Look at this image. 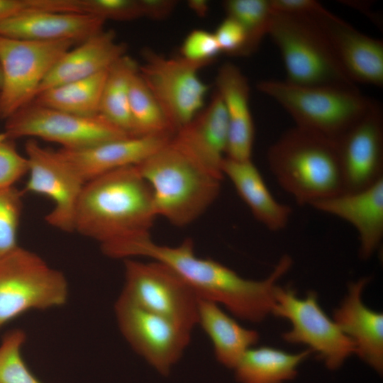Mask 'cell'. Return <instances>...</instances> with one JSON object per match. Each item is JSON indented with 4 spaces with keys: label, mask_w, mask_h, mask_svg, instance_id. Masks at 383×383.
Listing matches in <instances>:
<instances>
[{
    "label": "cell",
    "mask_w": 383,
    "mask_h": 383,
    "mask_svg": "<svg viewBox=\"0 0 383 383\" xmlns=\"http://www.w3.org/2000/svg\"><path fill=\"white\" fill-rule=\"evenodd\" d=\"M143 16L153 20H162L174 10L177 1L174 0H140Z\"/></svg>",
    "instance_id": "39"
},
{
    "label": "cell",
    "mask_w": 383,
    "mask_h": 383,
    "mask_svg": "<svg viewBox=\"0 0 383 383\" xmlns=\"http://www.w3.org/2000/svg\"><path fill=\"white\" fill-rule=\"evenodd\" d=\"M126 50L127 45L117 41L113 30H101L69 50L57 62L40 84L36 96L50 88L107 70L126 55Z\"/></svg>",
    "instance_id": "23"
},
{
    "label": "cell",
    "mask_w": 383,
    "mask_h": 383,
    "mask_svg": "<svg viewBox=\"0 0 383 383\" xmlns=\"http://www.w3.org/2000/svg\"><path fill=\"white\" fill-rule=\"evenodd\" d=\"M74 43L0 35V117L6 119L30 104L54 65Z\"/></svg>",
    "instance_id": "8"
},
{
    "label": "cell",
    "mask_w": 383,
    "mask_h": 383,
    "mask_svg": "<svg viewBox=\"0 0 383 383\" xmlns=\"http://www.w3.org/2000/svg\"><path fill=\"white\" fill-rule=\"evenodd\" d=\"M136 167L152 189L157 216L176 226L196 220L220 193L222 179L187 157L170 140Z\"/></svg>",
    "instance_id": "4"
},
{
    "label": "cell",
    "mask_w": 383,
    "mask_h": 383,
    "mask_svg": "<svg viewBox=\"0 0 383 383\" xmlns=\"http://www.w3.org/2000/svg\"><path fill=\"white\" fill-rule=\"evenodd\" d=\"M138 71L136 62L126 54L109 69L99 107V114L131 136L133 135L129 106L131 79Z\"/></svg>",
    "instance_id": "28"
},
{
    "label": "cell",
    "mask_w": 383,
    "mask_h": 383,
    "mask_svg": "<svg viewBox=\"0 0 383 383\" xmlns=\"http://www.w3.org/2000/svg\"><path fill=\"white\" fill-rule=\"evenodd\" d=\"M313 17L353 82L383 84V43L358 31L326 8Z\"/></svg>",
    "instance_id": "16"
},
{
    "label": "cell",
    "mask_w": 383,
    "mask_h": 383,
    "mask_svg": "<svg viewBox=\"0 0 383 383\" xmlns=\"http://www.w3.org/2000/svg\"><path fill=\"white\" fill-rule=\"evenodd\" d=\"M223 6L226 16L236 21L246 33L245 55L255 52L268 33L274 13L270 0H227Z\"/></svg>",
    "instance_id": "30"
},
{
    "label": "cell",
    "mask_w": 383,
    "mask_h": 383,
    "mask_svg": "<svg viewBox=\"0 0 383 383\" xmlns=\"http://www.w3.org/2000/svg\"><path fill=\"white\" fill-rule=\"evenodd\" d=\"M67 298L64 274L38 255L18 246L0 259V328L30 309L62 306Z\"/></svg>",
    "instance_id": "7"
},
{
    "label": "cell",
    "mask_w": 383,
    "mask_h": 383,
    "mask_svg": "<svg viewBox=\"0 0 383 383\" xmlns=\"http://www.w3.org/2000/svg\"><path fill=\"white\" fill-rule=\"evenodd\" d=\"M105 21L79 13L29 12L0 23V35L35 41H84L103 30Z\"/></svg>",
    "instance_id": "21"
},
{
    "label": "cell",
    "mask_w": 383,
    "mask_h": 383,
    "mask_svg": "<svg viewBox=\"0 0 383 383\" xmlns=\"http://www.w3.org/2000/svg\"><path fill=\"white\" fill-rule=\"evenodd\" d=\"M26 340L23 330L6 333L0 345V383H41L29 370L21 356Z\"/></svg>",
    "instance_id": "31"
},
{
    "label": "cell",
    "mask_w": 383,
    "mask_h": 383,
    "mask_svg": "<svg viewBox=\"0 0 383 383\" xmlns=\"http://www.w3.org/2000/svg\"><path fill=\"white\" fill-rule=\"evenodd\" d=\"M188 5L192 11L201 17L204 16L209 11V3L205 0H190Z\"/></svg>",
    "instance_id": "40"
},
{
    "label": "cell",
    "mask_w": 383,
    "mask_h": 383,
    "mask_svg": "<svg viewBox=\"0 0 383 383\" xmlns=\"http://www.w3.org/2000/svg\"><path fill=\"white\" fill-rule=\"evenodd\" d=\"M138 72L162 109L174 133L201 109L208 91L198 76L201 65L170 58L150 48L142 51Z\"/></svg>",
    "instance_id": "12"
},
{
    "label": "cell",
    "mask_w": 383,
    "mask_h": 383,
    "mask_svg": "<svg viewBox=\"0 0 383 383\" xmlns=\"http://www.w3.org/2000/svg\"><path fill=\"white\" fill-rule=\"evenodd\" d=\"M350 223L360 240L359 254L367 259L383 238V179L355 192H343L311 206Z\"/></svg>",
    "instance_id": "18"
},
{
    "label": "cell",
    "mask_w": 383,
    "mask_h": 383,
    "mask_svg": "<svg viewBox=\"0 0 383 383\" xmlns=\"http://www.w3.org/2000/svg\"><path fill=\"white\" fill-rule=\"evenodd\" d=\"M4 133L13 140L38 138L71 150L131 136L99 113L79 116L34 102L6 118Z\"/></svg>",
    "instance_id": "10"
},
{
    "label": "cell",
    "mask_w": 383,
    "mask_h": 383,
    "mask_svg": "<svg viewBox=\"0 0 383 383\" xmlns=\"http://www.w3.org/2000/svg\"><path fill=\"white\" fill-rule=\"evenodd\" d=\"M257 89L282 106L297 127L337 141L376 104L356 87L304 86L263 80Z\"/></svg>",
    "instance_id": "5"
},
{
    "label": "cell",
    "mask_w": 383,
    "mask_h": 383,
    "mask_svg": "<svg viewBox=\"0 0 383 383\" xmlns=\"http://www.w3.org/2000/svg\"><path fill=\"white\" fill-rule=\"evenodd\" d=\"M310 353L309 350L294 354L267 346L250 348L233 370L240 383H284L296 376L299 365Z\"/></svg>",
    "instance_id": "26"
},
{
    "label": "cell",
    "mask_w": 383,
    "mask_h": 383,
    "mask_svg": "<svg viewBox=\"0 0 383 383\" xmlns=\"http://www.w3.org/2000/svg\"><path fill=\"white\" fill-rule=\"evenodd\" d=\"M109 255L123 260L145 257L165 263L189 285L198 298L224 306L235 317L253 323L272 313L276 283L292 264L289 256L284 255L267 278L247 279L218 262L196 257L191 238L171 247L155 243L150 235L116 243L109 248Z\"/></svg>",
    "instance_id": "1"
},
{
    "label": "cell",
    "mask_w": 383,
    "mask_h": 383,
    "mask_svg": "<svg viewBox=\"0 0 383 383\" xmlns=\"http://www.w3.org/2000/svg\"><path fill=\"white\" fill-rule=\"evenodd\" d=\"M129 106L134 136L174 135L162 109L138 71L131 81Z\"/></svg>",
    "instance_id": "29"
},
{
    "label": "cell",
    "mask_w": 383,
    "mask_h": 383,
    "mask_svg": "<svg viewBox=\"0 0 383 383\" xmlns=\"http://www.w3.org/2000/svg\"><path fill=\"white\" fill-rule=\"evenodd\" d=\"M28 172L26 157L16 148L13 140L0 133V189L13 187Z\"/></svg>",
    "instance_id": "33"
},
{
    "label": "cell",
    "mask_w": 383,
    "mask_h": 383,
    "mask_svg": "<svg viewBox=\"0 0 383 383\" xmlns=\"http://www.w3.org/2000/svg\"><path fill=\"white\" fill-rule=\"evenodd\" d=\"M123 260L125 283L120 296L192 331L198 324V297L189 285L161 262Z\"/></svg>",
    "instance_id": "9"
},
{
    "label": "cell",
    "mask_w": 383,
    "mask_h": 383,
    "mask_svg": "<svg viewBox=\"0 0 383 383\" xmlns=\"http://www.w3.org/2000/svg\"><path fill=\"white\" fill-rule=\"evenodd\" d=\"M25 193L11 187L0 189V259L16 249Z\"/></svg>",
    "instance_id": "32"
},
{
    "label": "cell",
    "mask_w": 383,
    "mask_h": 383,
    "mask_svg": "<svg viewBox=\"0 0 383 383\" xmlns=\"http://www.w3.org/2000/svg\"><path fill=\"white\" fill-rule=\"evenodd\" d=\"M180 52L182 58L204 67L209 65L221 50L213 33L196 29L187 35Z\"/></svg>",
    "instance_id": "34"
},
{
    "label": "cell",
    "mask_w": 383,
    "mask_h": 383,
    "mask_svg": "<svg viewBox=\"0 0 383 383\" xmlns=\"http://www.w3.org/2000/svg\"><path fill=\"white\" fill-rule=\"evenodd\" d=\"M25 150L28 177L23 192L50 199L54 207L46 222L60 231L74 232L76 209L86 182L59 150L43 148L34 139L26 142Z\"/></svg>",
    "instance_id": "14"
},
{
    "label": "cell",
    "mask_w": 383,
    "mask_h": 383,
    "mask_svg": "<svg viewBox=\"0 0 383 383\" xmlns=\"http://www.w3.org/2000/svg\"><path fill=\"white\" fill-rule=\"evenodd\" d=\"M197 312L198 324L211 340L216 360L228 368L233 369L258 342L257 331L240 326L213 301L198 298Z\"/></svg>",
    "instance_id": "25"
},
{
    "label": "cell",
    "mask_w": 383,
    "mask_h": 383,
    "mask_svg": "<svg viewBox=\"0 0 383 383\" xmlns=\"http://www.w3.org/2000/svg\"><path fill=\"white\" fill-rule=\"evenodd\" d=\"M267 35L280 52L286 81L304 86L356 87L313 17L274 12Z\"/></svg>",
    "instance_id": "6"
},
{
    "label": "cell",
    "mask_w": 383,
    "mask_h": 383,
    "mask_svg": "<svg viewBox=\"0 0 383 383\" xmlns=\"http://www.w3.org/2000/svg\"><path fill=\"white\" fill-rule=\"evenodd\" d=\"M270 169L299 205L312 206L344 192L337 142L294 126L268 149Z\"/></svg>",
    "instance_id": "3"
},
{
    "label": "cell",
    "mask_w": 383,
    "mask_h": 383,
    "mask_svg": "<svg viewBox=\"0 0 383 383\" xmlns=\"http://www.w3.org/2000/svg\"><path fill=\"white\" fill-rule=\"evenodd\" d=\"M369 278L349 285L348 292L333 313V321L355 346L356 353L378 373L383 370V315L369 309L362 293Z\"/></svg>",
    "instance_id": "20"
},
{
    "label": "cell",
    "mask_w": 383,
    "mask_h": 383,
    "mask_svg": "<svg viewBox=\"0 0 383 383\" xmlns=\"http://www.w3.org/2000/svg\"><path fill=\"white\" fill-rule=\"evenodd\" d=\"M55 0H0V23L29 12L55 11Z\"/></svg>",
    "instance_id": "37"
},
{
    "label": "cell",
    "mask_w": 383,
    "mask_h": 383,
    "mask_svg": "<svg viewBox=\"0 0 383 383\" xmlns=\"http://www.w3.org/2000/svg\"><path fill=\"white\" fill-rule=\"evenodd\" d=\"M84 12L105 21H130L143 17L140 0H84Z\"/></svg>",
    "instance_id": "35"
},
{
    "label": "cell",
    "mask_w": 383,
    "mask_h": 383,
    "mask_svg": "<svg viewBox=\"0 0 383 383\" xmlns=\"http://www.w3.org/2000/svg\"><path fill=\"white\" fill-rule=\"evenodd\" d=\"M344 192L367 188L383 179V115L374 106L337 141Z\"/></svg>",
    "instance_id": "15"
},
{
    "label": "cell",
    "mask_w": 383,
    "mask_h": 383,
    "mask_svg": "<svg viewBox=\"0 0 383 383\" xmlns=\"http://www.w3.org/2000/svg\"><path fill=\"white\" fill-rule=\"evenodd\" d=\"M273 12L312 16L323 11V6L313 0H270Z\"/></svg>",
    "instance_id": "38"
},
{
    "label": "cell",
    "mask_w": 383,
    "mask_h": 383,
    "mask_svg": "<svg viewBox=\"0 0 383 383\" xmlns=\"http://www.w3.org/2000/svg\"><path fill=\"white\" fill-rule=\"evenodd\" d=\"M272 314L291 323V329L283 334L285 341L307 345L329 370L339 368L355 353L353 343L326 314L313 292L299 298L290 287L277 285Z\"/></svg>",
    "instance_id": "11"
},
{
    "label": "cell",
    "mask_w": 383,
    "mask_h": 383,
    "mask_svg": "<svg viewBox=\"0 0 383 383\" xmlns=\"http://www.w3.org/2000/svg\"><path fill=\"white\" fill-rule=\"evenodd\" d=\"M170 136H128L80 150L60 149L85 182L123 167L137 165L165 145Z\"/></svg>",
    "instance_id": "19"
},
{
    "label": "cell",
    "mask_w": 383,
    "mask_h": 383,
    "mask_svg": "<svg viewBox=\"0 0 383 383\" xmlns=\"http://www.w3.org/2000/svg\"><path fill=\"white\" fill-rule=\"evenodd\" d=\"M1 67H0V87H1Z\"/></svg>",
    "instance_id": "41"
},
{
    "label": "cell",
    "mask_w": 383,
    "mask_h": 383,
    "mask_svg": "<svg viewBox=\"0 0 383 383\" xmlns=\"http://www.w3.org/2000/svg\"><path fill=\"white\" fill-rule=\"evenodd\" d=\"M114 309L119 329L131 348L158 373L170 374L189 345L192 331L121 296Z\"/></svg>",
    "instance_id": "13"
},
{
    "label": "cell",
    "mask_w": 383,
    "mask_h": 383,
    "mask_svg": "<svg viewBox=\"0 0 383 383\" xmlns=\"http://www.w3.org/2000/svg\"><path fill=\"white\" fill-rule=\"evenodd\" d=\"M221 172L231 180L255 218L266 228L278 231L287 226L291 208L274 198L251 160H235L226 157Z\"/></svg>",
    "instance_id": "24"
},
{
    "label": "cell",
    "mask_w": 383,
    "mask_h": 383,
    "mask_svg": "<svg viewBox=\"0 0 383 383\" xmlns=\"http://www.w3.org/2000/svg\"><path fill=\"white\" fill-rule=\"evenodd\" d=\"M155 213L152 189L136 165L87 182L74 217V231L101 248L150 235Z\"/></svg>",
    "instance_id": "2"
},
{
    "label": "cell",
    "mask_w": 383,
    "mask_h": 383,
    "mask_svg": "<svg viewBox=\"0 0 383 383\" xmlns=\"http://www.w3.org/2000/svg\"><path fill=\"white\" fill-rule=\"evenodd\" d=\"M216 86L228 122L226 157L235 160H251L255 126L250 108L248 79L236 65L227 62L218 71Z\"/></svg>",
    "instance_id": "22"
},
{
    "label": "cell",
    "mask_w": 383,
    "mask_h": 383,
    "mask_svg": "<svg viewBox=\"0 0 383 383\" xmlns=\"http://www.w3.org/2000/svg\"><path fill=\"white\" fill-rule=\"evenodd\" d=\"M107 72L47 89L32 102L79 116L97 115Z\"/></svg>",
    "instance_id": "27"
},
{
    "label": "cell",
    "mask_w": 383,
    "mask_h": 383,
    "mask_svg": "<svg viewBox=\"0 0 383 383\" xmlns=\"http://www.w3.org/2000/svg\"><path fill=\"white\" fill-rule=\"evenodd\" d=\"M213 35L221 52L231 55H245L247 35L243 28L234 19L226 16Z\"/></svg>",
    "instance_id": "36"
},
{
    "label": "cell",
    "mask_w": 383,
    "mask_h": 383,
    "mask_svg": "<svg viewBox=\"0 0 383 383\" xmlns=\"http://www.w3.org/2000/svg\"><path fill=\"white\" fill-rule=\"evenodd\" d=\"M228 122L223 102L216 91L209 104L179 129L170 143L200 167L223 179Z\"/></svg>",
    "instance_id": "17"
}]
</instances>
